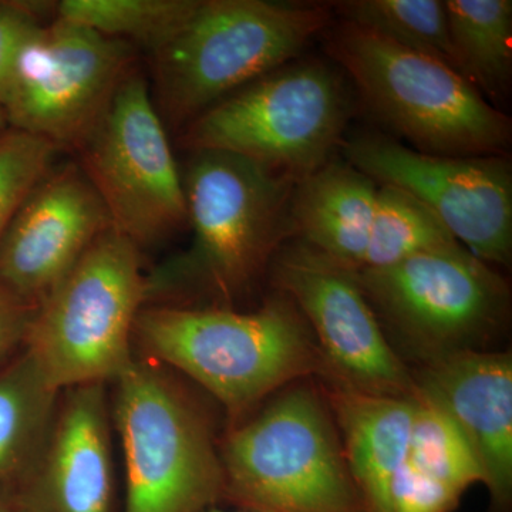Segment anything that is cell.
<instances>
[{
	"label": "cell",
	"mask_w": 512,
	"mask_h": 512,
	"mask_svg": "<svg viewBox=\"0 0 512 512\" xmlns=\"http://www.w3.org/2000/svg\"><path fill=\"white\" fill-rule=\"evenodd\" d=\"M134 345L146 359L204 387L231 424L286 384L328 369L308 323L282 293L248 313L146 305L134 325Z\"/></svg>",
	"instance_id": "cell-1"
},
{
	"label": "cell",
	"mask_w": 512,
	"mask_h": 512,
	"mask_svg": "<svg viewBox=\"0 0 512 512\" xmlns=\"http://www.w3.org/2000/svg\"><path fill=\"white\" fill-rule=\"evenodd\" d=\"M190 248L146 275V305L208 295L232 301L291 227L295 180L227 151H194L183 178Z\"/></svg>",
	"instance_id": "cell-2"
},
{
	"label": "cell",
	"mask_w": 512,
	"mask_h": 512,
	"mask_svg": "<svg viewBox=\"0 0 512 512\" xmlns=\"http://www.w3.org/2000/svg\"><path fill=\"white\" fill-rule=\"evenodd\" d=\"M329 23L325 5L198 0L151 49L161 106L171 120L197 119L229 94L291 63Z\"/></svg>",
	"instance_id": "cell-3"
},
{
	"label": "cell",
	"mask_w": 512,
	"mask_h": 512,
	"mask_svg": "<svg viewBox=\"0 0 512 512\" xmlns=\"http://www.w3.org/2000/svg\"><path fill=\"white\" fill-rule=\"evenodd\" d=\"M329 29L328 55L349 74L367 109L410 148L450 157L507 150L510 119L456 70L343 20Z\"/></svg>",
	"instance_id": "cell-4"
},
{
	"label": "cell",
	"mask_w": 512,
	"mask_h": 512,
	"mask_svg": "<svg viewBox=\"0 0 512 512\" xmlns=\"http://www.w3.org/2000/svg\"><path fill=\"white\" fill-rule=\"evenodd\" d=\"M224 498L249 512H366L322 393L295 386L231 424Z\"/></svg>",
	"instance_id": "cell-5"
},
{
	"label": "cell",
	"mask_w": 512,
	"mask_h": 512,
	"mask_svg": "<svg viewBox=\"0 0 512 512\" xmlns=\"http://www.w3.org/2000/svg\"><path fill=\"white\" fill-rule=\"evenodd\" d=\"M126 476L121 512H204L224 498L220 447L197 400L167 367L134 356L114 380Z\"/></svg>",
	"instance_id": "cell-6"
},
{
	"label": "cell",
	"mask_w": 512,
	"mask_h": 512,
	"mask_svg": "<svg viewBox=\"0 0 512 512\" xmlns=\"http://www.w3.org/2000/svg\"><path fill=\"white\" fill-rule=\"evenodd\" d=\"M146 306L140 248L104 231L37 303L25 348L55 389L113 383L134 359V325Z\"/></svg>",
	"instance_id": "cell-7"
},
{
	"label": "cell",
	"mask_w": 512,
	"mask_h": 512,
	"mask_svg": "<svg viewBox=\"0 0 512 512\" xmlns=\"http://www.w3.org/2000/svg\"><path fill=\"white\" fill-rule=\"evenodd\" d=\"M349 116L345 84L328 64H285L205 110L188 127L192 150L227 151L298 181L326 163Z\"/></svg>",
	"instance_id": "cell-8"
},
{
	"label": "cell",
	"mask_w": 512,
	"mask_h": 512,
	"mask_svg": "<svg viewBox=\"0 0 512 512\" xmlns=\"http://www.w3.org/2000/svg\"><path fill=\"white\" fill-rule=\"evenodd\" d=\"M355 275L380 323L421 363L480 348L510 313L503 276L461 244Z\"/></svg>",
	"instance_id": "cell-9"
},
{
	"label": "cell",
	"mask_w": 512,
	"mask_h": 512,
	"mask_svg": "<svg viewBox=\"0 0 512 512\" xmlns=\"http://www.w3.org/2000/svg\"><path fill=\"white\" fill-rule=\"evenodd\" d=\"M130 46L57 18L20 49L3 101L9 127L82 148L126 79Z\"/></svg>",
	"instance_id": "cell-10"
},
{
	"label": "cell",
	"mask_w": 512,
	"mask_h": 512,
	"mask_svg": "<svg viewBox=\"0 0 512 512\" xmlns=\"http://www.w3.org/2000/svg\"><path fill=\"white\" fill-rule=\"evenodd\" d=\"M82 150L113 228L138 248L188 222L184 181L143 77L127 74Z\"/></svg>",
	"instance_id": "cell-11"
},
{
	"label": "cell",
	"mask_w": 512,
	"mask_h": 512,
	"mask_svg": "<svg viewBox=\"0 0 512 512\" xmlns=\"http://www.w3.org/2000/svg\"><path fill=\"white\" fill-rule=\"evenodd\" d=\"M348 163L377 184L409 192L467 251L488 265L512 256V171L503 156L420 153L384 136L345 144Z\"/></svg>",
	"instance_id": "cell-12"
},
{
	"label": "cell",
	"mask_w": 512,
	"mask_h": 512,
	"mask_svg": "<svg viewBox=\"0 0 512 512\" xmlns=\"http://www.w3.org/2000/svg\"><path fill=\"white\" fill-rule=\"evenodd\" d=\"M274 282L308 323L325 372L370 393H416L413 373L384 335L355 272L301 242L276 252Z\"/></svg>",
	"instance_id": "cell-13"
},
{
	"label": "cell",
	"mask_w": 512,
	"mask_h": 512,
	"mask_svg": "<svg viewBox=\"0 0 512 512\" xmlns=\"http://www.w3.org/2000/svg\"><path fill=\"white\" fill-rule=\"evenodd\" d=\"M113 429L106 384L62 390L42 446L12 481L23 512H119Z\"/></svg>",
	"instance_id": "cell-14"
},
{
	"label": "cell",
	"mask_w": 512,
	"mask_h": 512,
	"mask_svg": "<svg viewBox=\"0 0 512 512\" xmlns=\"http://www.w3.org/2000/svg\"><path fill=\"white\" fill-rule=\"evenodd\" d=\"M111 227L109 211L82 167L50 171L0 239V282L37 306Z\"/></svg>",
	"instance_id": "cell-15"
},
{
	"label": "cell",
	"mask_w": 512,
	"mask_h": 512,
	"mask_svg": "<svg viewBox=\"0 0 512 512\" xmlns=\"http://www.w3.org/2000/svg\"><path fill=\"white\" fill-rule=\"evenodd\" d=\"M414 379L466 440L490 493V512H511V353L457 350L423 362Z\"/></svg>",
	"instance_id": "cell-16"
},
{
	"label": "cell",
	"mask_w": 512,
	"mask_h": 512,
	"mask_svg": "<svg viewBox=\"0 0 512 512\" xmlns=\"http://www.w3.org/2000/svg\"><path fill=\"white\" fill-rule=\"evenodd\" d=\"M319 380L365 511L387 512L390 484L409 447L414 394L366 392L329 372Z\"/></svg>",
	"instance_id": "cell-17"
},
{
	"label": "cell",
	"mask_w": 512,
	"mask_h": 512,
	"mask_svg": "<svg viewBox=\"0 0 512 512\" xmlns=\"http://www.w3.org/2000/svg\"><path fill=\"white\" fill-rule=\"evenodd\" d=\"M379 184L349 163L329 161L293 185L291 225L302 244L349 271H360Z\"/></svg>",
	"instance_id": "cell-18"
},
{
	"label": "cell",
	"mask_w": 512,
	"mask_h": 512,
	"mask_svg": "<svg viewBox=\"0 0 512 512\" xmlns=\"http://www.w3.org/2000/svg\"><path fill=\"white\" fill-rule=\"evenodd\" d=\"M444 8L457 72L483 96H505L512 77L511 0H446Z\"/></svg>",
	"instance_id": "cell-19"
},
{
	"label": "cell",
	"mask_w": 512,
	"mask_h": 512,
	"mask_svg": "<svg viewBox=\"0 0 512 512\" xmlns=\"http://www.w3.org/2000/svg\"><path fill=\"white\" fill-rule=\"evenodd\" d=\"M59 396L26 349L0 370V483L15 481L32 463Z\"/></svg>",
	"instance_id": "cell-20"
},
{
	"label": "cell",
	"mask_w": 512,
	"mask_h": 512,
	"mask_svg": "<svg viewBox=\"0 0 512 512\" xmlns=\"http://www.w3.org/2000/svg\"><path fill=\"white\" fill-rule=\"evenodd\" d=\"M456 244L460 242L423 202L393 185L379 184L360 271L387 268L414 255Z\"/></svg>",
	"instance_id": "cell-21"
},
{
	"label": "cell",
	"mask_w": 512,
	"mask_h": 512,
	"mask_svg": "<svg viewBox=\"0 0 512 512\" xmlns=\"http://www.w3.org/2000/svg\"><path fill=\"white\" fill-rule=\"evenodd\" d=\"M333 8L343 22L456 70L446 8L441 0H345L333 3Z\"/></svg>",
	"instance_id": "cell-22"
},
{
	"label": "cell",
	"mask_w": 512,
	"mask_h": 512,
	"mask_svg": "<svg viewBox=\"0 0 512 512\" xmlns=\"http://www.w3.org/2000/svg\"><path fill=\"white\" fill-rule=\"evenodd\" d=\"M406 461L424 476L464 495L483 484L480 467L453 420L417 387Z\"/></svg>",
	"instance_id": "cell-23"
},
{
	"label": "cell",
	"mask_w": 512,
	"mask_h": 512,
	"mask_svg": "<svg viewBox=\"0 0 512 512\" xmlns=\"http://www.w3.org/2000/svg\"><path fill=\"white\" fill-rule=\"evenodd\" d=\"M198 0H63L57 18L107 37L138 40L154 49L195 8Z\"/></svg>",
	"instance_id": "cell-24"
},
{
	"label": "cell",
	"mask_w": 512,
	"mask_h": 512,
	"mask_svg": "<svg viewBox=\"0 0 512 512\" xmlns=\"http://www.w3.org/2000/svg\"><path fill=\"white\" fill-rule=\"evenodd\" d=\"M57 151L45 138L16 128L0 134V239L23 202L52 171Z\"/></svg>",
	"instance_id": "cell-25"
},
{
	"label": "cell",
	"mask_w": 512,
	"mask_h": 512,
	"mask_svg": "<svg viewBox=\"0 0 512 512\" xmlns=\"http://www.w3.org/2000/svg\"><path fill=\"white\" fill-rule=\"evenodd\" d=\"M37 13L26 3L0 2V107L8 94L20 49L40 28Z\"/></svg>",
	"instance_id": "cell-26"
},
{
	"label": "cell",
	"mask_w": 512,
	"mask_h": 512,
	"mask_svg": "<svg viewBox=\"0 0 512 512\" xmlns=\"http://www.w3.org/2000/svg\"><path fill=\"white\" fill-rule=\"evenodd\" d=\"M35 309L0 282V362L25 346Z\"/></svg>",
	"instance_id": "cell-27"
},
{
	"label": "cell",
	"mask_w": 512,
	"mask_h": 512,
	"mask_svg": "<svg viewBox=\"0 0 512 512\" xmlns=\"http://www.w3.org/2000/svg\"><path fill=\"white\" fill-rule=\"evenodd\" d=\"M0 512H23L12 481L0 483Z\"/></svg>",
	"instance_id": "cell-28"
},
{
	"label": "cell",
	"mask_w": 512,
	"mask_h": 512,
	"mask_svg": "<svg viewBox=\"0 0 512 512\" xmlns=\"http://www.w3.org/2000/svg\"><path fill=\"white\" fill-rule=\"evenodd\" d=\"M9 127L8 119H6L5 111H3L2 107H0V134Z\"/></svg>",
	"instance_id": "cell-29"
},
{
	"label": "cell",
	"mask_w": 512,
	"mask_h": 512,
	"mask_svg": "<svg viewBox=\"0 0 512 512\" xmlns=\"http://www.w3.org/2000/svg\"><path fill=\"white\" fill-rule=\"evenodd\" d=\"M204 512H249V511H242V510L225 511V510H221V508H218V507H212V508H208V510L204 511Z\"/></svg>",
	"instance_id": "cell-30"
}]
</instances>
